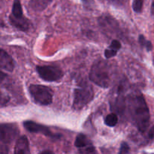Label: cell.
Returning a JSON list of instances; mask_svg holds the SVG:
<instances>
[{
	"label": "cell",
	"instance_id": "6da1fadb",
	"mask_svg": "<svg viewBox=\"0 0 154 154\" xmlns=\"http://www.w3.org/2000/svg\"><path fill=\"white\" fill-rule=\"evenodd\" d=\"M126 107L133 124L140 132H145L149 126L150 115L142 93L135 91L129 94L126 98Z\"/></svg>",
	"mask_w": 154,
	"mask_h": 154
},
{
	"label": "cell",
	"instance_id": "7a4b0ae2",
	"mask_svg": "<svg viewBox=\"0 0 154 154\" xmlns=\"http://www.w3.org/2000/svg\"><path fill=\"white\" fill-rule=\"evenodd\" d=\"M90 80L99 87L108 88L111 84L110 66L105 60L95 62L89 74Z\"/></svg>",
	"mask_w": 154,
	"mask_h": 154
},
{
	"label": "cell",
	"instance_id": "3957f363",
	"mask_svg": "<svg viewBox=\"0 0 154 154\" xmlns=\"http://www.w3.org/2000/svg\"><path fill=\"white\" fill-rule=\"evenodd\" d=\"M94 92L91 85L84 83L75 89L72 108L80 111L87 106L93 99Z\"/></svg>",
	"mask_w": 154,
	"mask_h": 154
},
{
	"label": "cell",
	"instance_id": "277c9868",
	"mask_svg": "<svg viewBox=\"0 0 154 154\" xmlns=\"http://www.w3.org/2000/svg\"><path fill=\"white\" fill-rule=\"evenodd\" d=\"M19 135L16 125L11 123L0 124V154H8L9 144Z\"/></svg>",
	"mask_w": 154,
	"mask_h": 154
},
{
	"label": "cell",
	"instance_id": "5b68a950",
	"mask_svg": "<svg viewBox=\"0 0 154 154\" xmlns=\"http://www.w3.org/2000/svg\"><path fill=\"white\" fill-rule=\"evenodd\" d=\"M31 97L36 104L49 105L53 102V92L49 87L38 84H31L29 87Z\"/></svg>",
	"mask_w": 154,
	"mask_h": 154
},
{
	"label": "cell",
	"instance_id": "8992f818",
	"mask_svg": "<svg viewBox=\"0 0 154 154\" xmlns=\"http://www.w3.org/2000/svg\"><path fill=\"white\" fill-rule=\"evenodd\" d=\"M9 20L11 25L21 31H27L29 28V21L24 17L20 0L14 1L11 14Z\"/></svg>",
	"mask_w": 154,
	"mask_h": 154
},
{
	"label": "cell",
	"instance_id": "52a82bcc",
	"mask_svg": "<svg viewBox=\"0 0 154 154\" xmlns=\"http://www.w3.org/2000/svg\"><path fill=\"white\" fill-rule=\"evenodd\" d=\"M36 71L40 78L48 82L58 81L63 76L62 69L56 66H38Z\"/></svg>",
	"mask_w": 154,
	"mask_h": 154
},
{
	"label": "cell",
	"instance_id": "ba28073f",
	"mask_svg": "<svg viewBox=\"0 0 154 154\" xmlns=\"http://www.w3.org/2000/svg\"><path fill=\"white\" fill-rule=\"evenodd\" d=\"M75 145L81 154H96V150L93 143L84 134H79L75 141Z\"/></svg>",
	"mask_w": 154,
	"mask_h": 154
},
{
	"label": "cell",
	"instance_id": "9c48e42d",
	"mask_svg": "<svg viewBox=\"0 0 154 154\" xmlns=\"http://www.w3.org/2000/svg\"><path fill=\"white\" fill-rule=\"evenodd\" d=\"M23 126L27 131L32 133H39L51 138H59V135H54L52 133L51 129L44 125L35 123L33 121H25L23 123Z\"/></svg>",
	"mask_w": 154,
	"mask_h": 154
},
{
	"label": "cell",
	"instance_id": "30bf717a",
	"mask_svg": "<svg viewBox=\"0 0 154 154\" xmlns=\"http://www.w3.org/2000/svg\"><path fill=\"white\" fill-rule=\"evenodd\" d=\"M0 69L12 72L14 69V62L6 51L0 48Z\"/></svg>",
	"mask_w": 154,
	"mask_h": 154
},
{
	"label": "cell",
	"instance_id": "8fae6325",
	"mask_svg": "<svg viewBox=\"0 0 154 154\" xmlns=\"http://www.w3.org/2000/svg\"><path fill=\"white\" fill-rule=\"evenodd\" d=\"M14 154H31L29 144L26 136L23 135L18 138L15 144Z\"/></svg>",
	"mask_w": 154,
	"mask_h": 154
},
{
	"label": "cell",
	"instance_id": "7c38bea8",
	"mask_svg": "<svg viewBox=\"0 0 154 154\" xmlns=\"http://www.w3.org/2000/svg\"><path fill=\"white\" fill-rule=\"evenodd\" d=\"M120 48H121V43H120L118 40H116V39L113 40L112 42L111 43V45H110L109 46H108V48L105 50V58L108 60V59L115 57Z\"/></svg>",
	"mask_w": 154,
	"mask_h": 154
},
{
	"label": "cell",
	"instance_id": "4fadbf2b",
	"mask_svg": "<svg viewBox=\"0 0 154 154\" xmlns=\"http://www.w3.org/2000/svg\"><path fill=\"white\" fill-rule=\"evenodd\" d=\"M54 0H30L29 5L33 10L42 11L45 10Z\"/></svg>",
	"mask_w": 154,
	"mask_h": 154
},
{
	"label": "cell",
	"instance_id": "5bb4252c",
	"mask_svg": "<svg viewBox=\"0 0 154 154\" xmlns=\"http://www.w3.org/2000/svg\"><path fill=\"white\" fill-rule=\"evenodd\" d=\"M118 123V117L116 114L112 113L108 115H107L105 118V123L108 126L110 127H114Z\"/></svg>",
	"mask_w": 154,
	"mask_h": 154
},
{
	"label": "cell",
	"instance_id": "9a60e30c",
	"mask_svg": "<svg viewBox=\"0 0 154 154\" xmlns=\"http://www.w3.org/2000/svg\"><path fill=\"white\" fill-rule=\"evenodd\" d=\"M138 42L147 51H150L153 49V45H152L151 42L150 41L147 40L143 35H139V37H138Z\"/></svg>",
	"mask_w": 154,
	"mask_h": 154
},
{
	"label": "cell",
	"instance_id": "2e32d148",
	"mask_svg": "<svg viewBox=\"0 0 154 154\" xmlns=\"http://www.w3.org/2000/svg\"><path fill=\"white\" fill-rule=\"evenodd\" d=\"M144 0H132V9L135 13H141Z\"/></svg>",
	"mask_w": 154,
	"mask_h": 154
},
{
	"label": "cell",
	"instance_id": "e0dca14e",
	"mask_svg": "<svg viewBox=\"0 0 154 154\" xmlns=\"http://www.w3.org/2000/svg\"><path fill=\"white\" fill-rule=\"evenodd\" d=\"M10 101V97L8 95L0 91V108L5 106Z\"/></svg>",
	"mask_w": 154,
	"mask_h": 154
},
{
	"label": "cell",
	"instance_id": "ac0fdd59",
	"mask_svg": "<svg viewBox=\"0 0 154 154\" xmlns=\"http://www.w3.org/2000/svg\"><path fill=\"white\" fill-rule=\"evenodd\" d=\"M119 154H130V147L126 142H123L120 145Z\"/></svg>",
	"mask_w": 154,
	"mask_h": 154
},
{
	"label": "cell",
	"instance_id": "d6986e66",
	"mask_svg": "<svg viewBox=\"0 0 154 154\" xmlns=\"http://www.w3.org/2000/svg\"><path fill=\"white\" fill-rule=\"evenodd\" d=\"M81 1L84 3V5L87 6V7H91V6L94 5V0H81Z\"/></svg>",
	"mask_w": 154,
	"mask_h": 154
},
{
	"label": "cell",
	"instance_id": "ffe728a7",
	"mask_svg": "<svg viewBox=\"0 0 154 154\" xmlns=\"http://www.w3.org/2000/svg\"><path fill=\"white\" fill-rule=\"evenodd\" d=\"M148 138L151 140H154V126L149 131Z\"/></svg>",
	"mask_w": 154,
	"mask_h": 154
},
{
	"label": "cell",
	"instance_id": "44dd1931",
	"mask_svg": "<svg viewBox=\"0 0 154 154\" xmlns=\"http://www.w3.org/2000/svg\"><path fill=\"white\" fill-rule=\"evenodd\" d=\"M6 77H7V75H6L4 73V72H1V71H0V84H2L3 81L5 80Z\"/></svg>",
	"mask_w": 154,
	"mask_h": 154
},
{
	"label": "cell",
	"instance_id": "7402d4cb",
	"mask_svg": "<svg viewBox=\"0 0 154 154\" xmlns=\"http://www.w3.org/2000/svg\"><path fill=\"white\" fill-rule=\"evenodd\" d=\"M110 2L113 3H117V4H122L123 2V0H109Z\"/></svg>",
	"mask_w": 154,
	"mask_h": 154
},
{
	"label": "cell",
	"instance_id": "603a6c76",
	"mask_svg": "<svg viewBox=\"0 0 154 154\" xmlns=\"http://www.w3.org/2000/svg\"><path fill=\"white\" fill-rule=\"evenodd\" d=\"M39 154H54L51 150H44Z\"/></svg>",
	"mask_w": 154,
	"mask_h": 154
},
{
	"label": "cell",
	"instance_id": "cb8c5ba5",
	"mask_svg": "<svg viewBox=\"0 0 154 154\" xmlns=\"http://www.w3.org/2000/svg\"><path fill=\"white\" fill-rule=\"evenodd\" d=\"M151 14L153 15H154V0L153 1V2H152V5H151Z\"/></svg>",
	"mask_w": 154,
	"mask_h": 154
},
{
	"label": "cell",
	"instance_id": "d4e9b609",
	"mask_svg": "<svg viewBox=\"0 0 154 154\" xmlns=\"http://www.w3.org/2000/svg\"><path fill=\"white\" fill-rule=\"evenodd\" d=\"M143 154H153V153H144Z\"/></svg>",
	"mask_w": 154,
	"mask_h": 154
}]
</instances>
